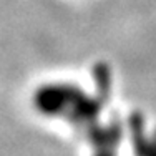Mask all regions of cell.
<instances>
[{
    "instance_id": "1",
    "label": "cell",
    "mask_w": 156,
    "mask_h": 156,
    "mask_svg": "<svg viewBox=\"0 0 156 156\" xmlns=\"http://www.w3.org/2000/svg\"><path fill=\"white\" fill-rule=\"evenodd\" d=\"M33 106L43 116H62L76 125L91 121L95 110L80 91L66 85H45L33 95Z\"/></svg>"
}]
</instances>
